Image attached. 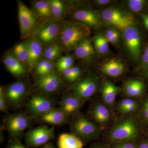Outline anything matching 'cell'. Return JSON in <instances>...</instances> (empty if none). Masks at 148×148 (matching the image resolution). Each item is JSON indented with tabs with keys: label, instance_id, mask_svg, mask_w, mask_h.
<instances>
[{
	"label": "cell",
	"instance_id": "45",
	"mask_svg": "<svg viewBox=\"0 0 148 148\" xmlns=\"http://www.w3.org/2000/svg\"><path fill=\"white\" fill-rule=\"evenodd\" d=\"M120 36V33L119 31L115 34L112 37H111L108 40L109 43H111L113 45L117 44L119 42Z\"/></svg>",
	"mask_w": 148,
	"mask_h": 148
},
{
	"label": "cell",
	"instance_id": "29",
	"mask_svg": "<svg viewBox=\"0 0 148 148\" xmlns=\"http://www.w3.org/2000/svg\"><path fill=\"white\" fill-rule=\"evenodd\" d=\"M148 1L146 0H128L126 1L127 8L132 13H141L148 5Z\"/></svg>",
	"mask_w": 148,
	"mask_h": 148
},
{
	"label": "cell",
	"instance_id": "22",
	"mask_svg": "<svg viewBox=\"0 0 148 148\" xmlns=\"http://www.w3.org/2000/svg\"><path fill=\"white\" fill-rule=\"evenodd\" d=\"M68 116L61 109L53 108L43 115L40 117L41 121L54 125H61L66 123Z\"/></svg>",
	"mask_w": 148,
	"mask_h": 148
},
{
	"label": "cell",
	"instance_id": "6",
	"mask_svg": "<svg viewBox=\"0 0 148 148\" xmlns=\"http://www.w3.org/2000/svg\"><path fill=\"white\" fill-rule=\"evenodd\" d=\"M71 129L75 135L85 141L98 138L101 132V128L96 123L81 114L74 119Z\"/></svg>",
	"mask_w": 148,
	"mask_h": 148
},
{
	"label": "cell",
	"instance_id": "8",
	"mask_svg": "<svg viewBox=\"0 0 148 148\" xmlns=\"http://www.w3.org/2000/svg\"><path fill=\"white\" fill-rule=\"evenodd\" d=\"M18 19L22 38L29 37L35 29L37 23V14L20 1H18Z\"/></svg>",
	"mask_w": 148,
	"mask_h": 148
},
{
	"label": "cell",
	"instance_id": "44",
	"mask_svg": "<svg viewBox=\"0 0 148 148\" xmlns=\"http://www.w3.org/2000/svg\"><path fill=\"white\" fill-rule=\"evenodd\" d=\"M119 31V30L114 27H110V28L106 30L104 34L106 38L108 40L111 37H112L115 34Z\"/></svg>",
	"mask_w": 148,
	"mask_h": 148
},
{
	"label": "cell",
	"instance_id": "38",
	"mask_svg": "<svg viewBox=\"0 0 148 148\" xmlns=\"http://www.w3.org/2000/svg\"><path fill=\"white\" fill-rule=\"evenodd\" d=\"M74 82L79 79L82 75V71L79 67L77 66H72L70 68Z\"/></svg>",
	"mask_w": 148,
	"mask_h": 148
},
{
	"label": "cell",
	"instance_id": "31",
	"mask_svg": "<svg viewBox=\"0 0 148 148\" xmlns=\"http://www.w3.org/2000/svg\"><path fill=\"white\" fill-rule=\"evenodd\" d=\"M138 117L144 124L148 125V96L143 101L139 110Z\"/></svg>",
	"mask_w": 148,
	"mask_h": 148
},
{
	"label": "cell",
	"instance_id": "33",
	"mask_svg": "<svg viewBox=\"0 0 148 148\" xmlns=\"http://www.w3.org/2000/svg\"><path fill=\"white\" fill-rule=\"evenodd\" d=\"M110 148H138V144L135 142L112 143L110 145Z\"/></svg>",
	"mask_w": 148,
	"mask_h": 148
},
{
	"label": "cell",
	"instance_id": "14",
	"mask_svg": "<svg viewBox=\"0 0 148 148\" xmlns=\"http://www.w3.org/2000/svg\"><path fill=\"white\" fill-rule=\"evenodd\" d=\"M36 86L39 90L43 93H51L58 90L61 87L62 81L57 72L39 77L37 79Z\"/></svg>",
	"mask_w": 148,
	"mask_h": 148
},
{
	"label": "cell",
	"instance_id": "21",
	"mask_svg": "<svg viewBox=\"0 0 148 148\" xmlns=\"http://www.w3.org/2000/svg\"><path fill=\"white\" fill-rule=\"evenodd\" d=\"M110 108L103 102H96L92 106L90 114L93 119L101 124H107L110 122L111 114Z\"/></svg>",
	"mask_w": 148,
	"mask_h": 148
},
{
	"label": "cell",
	"instance_id": "10",
	"mask_svg": "<svg viewBox=\"0 0 148 148\" xmlns=\"http://www.w3.org/2000/svg\"><path fill=\"white\" fill-rule=\"evenodd\" d=\"M5 95L8 106L17 108L21 106L28 92L27 84L22 81H17L4 88Z\"/></svg>",
	"mask_w": 148,
	"mask_h": 148
},
{
	"label": "cell",
	"instance_id": "23",
	"mask_svg": "<svg viewBox=\"0 0 148 148\" xmlns=\"http://www.w3.org/2000/svg\"><path fill=\"white\" fill-rule=\"evenodd\" d=\"M124 65L120 61L112 59L101 66V71L106 75L110 77L119 76L124 72Z\"/></svg>",
	"mask_w": 148,
	"mask_h": 148
},
{
	"label": "cell",
	"instance_id": "15",
	"mask_svg": "<svg viewBox=\"0 0 148 148\" xmlns=\"http://www.w3.org/2000/svg\"><path fill=\"white\" fill-rule=\"evenodd\" d=\"M29 51V59L28 66L30 70L35 69L41 61L43 54L42 43L36 37L31 38L27 42Z\"/></svg>",
	"mask_w": 148,
	"mask_h": 148
},
{
	"label": "cell",
	"instance_id": "35",
	"mask_svg": "<svg viewBox=\"0 0 148 148\" xmlns=\"http://www.w3.org/2000/svg\"><path fill=\"white\" fill-rule=\"evenodd\" d=\"M8 106L5 95L4 88L2 86L0 88V110L3 112L7 113Z\"/></svg>",
	"mask_w": 148,
	"mask_h": 148
},
{
	"label": "cell",
	"instance_id": "30",
	"mask_svg": "<svg viewBox=\"0 0 148 148\" xmlns=\"http://www.w3.org/2000/svg\"><path fill=\"white\" fill-rule=\"evenodd\" d=\"M75 61L74 56L72 55H67L62 56L58 58L56 63V67L60 73L70 69L74 64Z\"/></svg>",
	"mask_w": 148,
	"mask_h": 148
},
{
	"label": "cell",
	"instance_id": "27",
	"mask_svg": "<svg viewBox=\"0 0 148 148\" xmlns=\"http://www.w3.org/2000/svg\"><path fill=\"white\" fill-rule=\"evenodd\" d=\"M35 13L44 17L52 16L50 1H37L33 4Z\"/></svg>",
	"mask_w": 148,
	"mask_h": 148
},
{
	"label": "cell",
	"instance_id": "43",
	"mask_svg": "<svg viewBox=\"0 0 148 148\" xmlns=\"http://www.w3.org/2000/svg\"><path fill=\"white\" fill-rule=\"evenodd\" d=\"M93 1L95 5L97 6L103 7L110 5L112 3H114V1L112 0H95Z\"/></svg>",
	"mask_w": 148,
	"mask_h": 148
},
{
	"label": "cell",
	"instance_id": "48",
	"mask_svg": "<svg viewBox=\"0 0 148 148\" xmlns=\"http://www.w3.org/2000/svg\"><path fill=\"white\" fill-rule=\"evenodd\" d=\"M89 148H110V146L108 145L98 143L92 145Z\"/></svg>",
	"mask_w": 148,
	"mask_h": 148
},
{
	"label": "cell",
	"instance_id": "11",
	"mask_svg": "<svg viewBox=\"0 0 148 148\" xmlns=\"http://www.w3.org/2000/svg\"><path fill=\"white\" fill-rule=\"evenodd\" d=\"M54 101L47 96L35 95L27 103V108L29 113L34 117H40L54 108Z\"/></svg>",
	"mask_w": 148,
	"mask_h": 148
},
{
	"label": "cell",
	"instance_id": "5",
	"mask_svg": "<svg viewBox=\"0 0 148 148\" xmlns=\"http://www.w3.org/2000/svg\"><path fill=\"white\" fill-rule=\"evenodd\" d=\"M122 38L127 54L135 63L140 59L142 51V40L140 30L136 24L123 30Z\"/></svg>",
	"mask_w": 148,
	"mask_h": 148
},
{
	"label": "cell",
	"instance_id": "1",
	"mask_svg": "<svg viewBox=\"0 0 148 148\" xmlns=\"http://www.w3.org/2000/svg\"><path fill=\"white\" fill-rule=\"evenodd\" d=\"M140 134L139 121L134 116H125L117 120L109 130L108 138L112 143H137Z\"/></svg>",
	"mask_w": 148,
	"mask_h": 148
},
{
	"label": "cell",
	"instance_id": "47",
	"mask_svg": "<svg viewBox=\"0 0 148 148\" xmlns=\"http://www.w3.org/2000/svg\"><path fill=\"white\" fill-rule=\"evenodd\" d=\"M142 18L146 29L148 31V14H142Z\"/></svg>",
	"mask_w": 148,
	"mask_h": 148
},
{
	"label": "cell",
	"instance_id": "34",
	"mask_svg": "<svg viewBox=\"0 0 148 148\" xmlns=\"http://www.w3.org/2000/svg\"><path fill=\"white\" fill-rule=\"evenodd\" d=\"M138 103V102L132 98H125L119 101L118 103L117 108L118 110L120 112L126 107Z\"/></svg>",
	"mask_w": 148,
	"mask_h": 148
},
{
	"label": "cell",
	"instance_id": "51",
	"mask_svg": "<svg viewBox=\"0 0 148 148\" xmlns=\"http://www.w3.org/2000/svg\"><path fill=\"white\" fill-rule=\"evenodd\" d=\"M144 52H146V53H148V45L146 46L145 48V50H144Z\"/></svg>",
	"mask_w": 148,
	"mask_h": 148
},
{
	"label": "cell",
	"instance_id": "25",
	"mask_svg": "<svg viewBox=\"0 0 148 148\" xmlns=\"http://www.w3.org/2000/svg\"><path fill=\"white\" fill-rule=\"evenodd\" d=\"M92 41L95 53L99 56L106 55L109 52L108 41L102 32L96 33L93 37Z\"/></svg>",
	"mask_w": 148,
	"mask_h": 148
},
{
	"label": "cell",
	"instance_id": "24",
	"mask_svg": "<svg viewBox=\"0 0 148 148\" xmlns=\"http://www.w3.org/2000/svg\"><path fill=\"white\" fill-rule=\"evenodd\" d=\"M58 148H83L82 140L75 134L63 133L58 140Z\"/></svg>",
	"mask_w": 148,
	"mask_h": 148
},
{
	"label": "cell",
	"instance_id": "26",
	"mask_svg": "<svg viewBox=\"0 0 148 148\" xmlns=\"http://www.w3.org/2000/svg\"><path fill=\"white\" fill-rule=\"evenodd\" d=\"M14 55L24 66H28L29 59V51L27 42L16 45L13 50Z\"/></svg>",
	"mask_w": 148,
	"mask_h": 148
},
{
	"label": "cell",
	"instance_id": "49",
	"mask_svg": "<svg viewBox=\"0 0 148 148\" xmlns=\"http://www.w3.org/2000/svg\"><path fill=\"white\" fill-rule=\"evenodd\" d=\"M41 148H54L52 143H48L44 146L43 147Z\"/></svg>",
	"mask_w": 148,
	"mask_h": 148
},
{
	"label": "cell",
	"instance_id": "50",
	"mask_svg": "<svg viewBox=\"0 0 148 148\" xmlns=\"http://www.w3.org/2000/svg\"><path fill=\"white\" fill-rule=\"evenodd\" d=\"M145 71V73L143 74V75H144V77L145 78L148 80V69Z\"/></svg>",
	"mask_w": 148,
	"mask_h": 148
},
{
	"label": "cell",
	"instance_id": "39",
	"mask_svg": "<svg viewBox=\"0 0 148 148\" xmlns=\"http://www.w3.org/2000/svg\"><path fill=\"white\" fill-rule=\"evenodd\" d=\"M139 105L138 103H136L134 105H131V106H128L126 107L125 108L122 110L120 112L121 113L123 114H129L134 112L135 111L137 110L139 108Z\"/></svg>",
	"mask_w": 148,
	"mask_h": 148
},
{
	"label": "cell",
	"instance_id": "32",
	"mask_svg": "<svg viewBox=\"0 0 148 148\" xmlns=\"http://www.w3.org/2000/svg\"><path fill=\"white\" fill-rule=\"evenodd\" d=\"M61 49L60 47L58 45V44L52 43L48 44L47 46L46 47L45 50L43 51V56L45 58L47 56L51 54V53H55V52L61 51Z\"/></svg>",
	"mask_w": 148,
	"mask_h": 148
},
{
	"label": "cell",
	"instance_id": "52",
	"mask_svg": "<svg viewBox=\"0 0 148 148\" xmlns=\"http://www.w3.org/2000/svg\"><path fill=\"white\" fill-rule=\"evenodd\" d=\"M147 8H148V5H147Z\"/></svg>",
	"mask_w": 148,
	"mask_h": 148
},
{
	"label": "cell",
	"instance_id": "53",
	"mask_svg": "<svg viewBox=\"0 0 148 148\" xmlns=\"http://www.w3.org/2000/svg\"></svg>",
	"mask_w": 148,
	"mask_h": 148
},
{
	"label": "cell",
	"instance_id": "40",
	"mask_svg": "<svg viewBox=\"0 0 148 148\" xmlns=\"http://www.w3.org/2000/svg\"><path fill=\"white\" fill-rule=\"evenodd\" d=\"M51 61L48 60L46 59H44L43 60H41L38 63L37 66L35 68V74L38 73L40 71L42 70L49 63H50Z\"/></svg>",
	"mask_w": 148,
	"mask_h": 148
},
{
	"label": "cell",
	"instance_id": "20",
	"mask_svg": "<svg viewBox=\"0 0 148 148\" xmlns=\"http://www.w3.org/2000/svg\"><path fill=\"white\" fill-rule=\"evenodd\" d=\"M3 62L8 71L14 77L22 76L27 72L25 66L12 53H6L3 58Z\"/></svg>",
	"mask_w": 148,
	"mask_h": 148
},
{
	"label": "cell",
	"instance_id": "17",
	"mask_svg": "<svg viewBox=\"0 0 148 148\" xmlns=\"http://www.w3.org/2000/svg\"><path fill=\"white\" fill-rule=\"evenodd\" d=\"M121 89L106 79H103L101 88V96L103 102L110 109L112 108L115 102L117 95Z\"/></svg>",
	"mask_w": 148,
	"mask_h": 148
},
{
	"label": "cell",
	"instance_id": "16",
	"mask_svg": "<svg viewBox=\"0 0 148 148\" xmlns=\"http://www.w3.org/2000/svg\"><path fill=\"white\" fill-rule=\"evenodd\" d=\"M74 50L77 58L86 63L91 62L95 55V49L89 37L82 40Z\"/></svg>",
	"mask_w": 148,
	"mask_h": 148
},
{
	"label": "cell",
	"instance_id": "41",
	"mask_svg": "<svg viewBox=\"0 0 148 148\" xmlns=\"http://www.w3.org/2000/svg\"><path fill=\"white\" fill-rule=\"evenodd\" d=\"M8 148H27L21 143L19 140H10L9 142Z\"/></svg>",
	"mask_w": 148,
	"mask_h": 148
},
{
	"label": "cell",
	"instance_id": "46",
	"mask_svg": "<svg viewBox=\"0 0 148 148\" xmlns=\"http://www.w3.org/2000/svg\"><path fill=\"white\" fill-rule=\"evenodd\" d=\"M138 148H148V140H143L138 144Z\"/></svg>",
	"mask_w": 148,
	"mask_h": 148
},
{
	"label": "cell",
	"instance_id": "19",
	"mask_svg": "<svg viewBox=\"0 0 148 148\" xmlns=\"http://www.w3.org/2000/svg\"><path fill=\"white\" fill-rule=\"evenodd\" d=\"M84 101L75 94H68L63 97L60 103V108L68 116L77 112L82 107Z\"/></svg>",
	"mask_w": 148,
	"mask_h": 148
},
{
	"label": "cell",
	"instance_id": "37",
	"mask_svg": "<svg viewBox=\"0 0 148 148\" xmlns=\"http://www.w3.org/2000/svg\"><path fill=\"white\" fill-rule=\"evenodd\" d=\"M148 69V53L144 52L141 58L140 65L138 70L139 71H145Z\"/></svg>",
	"mask_w": 148,
	"mask_h": 148
},
{
	"label": "cell",
	"instance_id": "9",
	"mask_svg": "<svg viewBox=\"0 0 148 148\" xmlns=\"http://www.w3.org/2000/svg\"><path fill=\"white\" fill-rule=\"evenodd\" d=\"M99 80L95 75H90L79 80L72 88L73 93L83 101L91 98L98 90Z\"/></svg>",
	"mask_w": 148,
	"mask_h": 148
},
{
	"label": "cell",
	"instance_id": "4",
	"mask_svg": "<svg viewBox=\"0 0 148 148\" xmlns=\"http://www.w3.org/2000/svg\"><path fill=\"white\" fill-rule=\"evenodd\" d=\"M32 124V120L24 112H17L6 117L4 127L8 132L10 140H19Z\"/></svg>",
	"mask_w": 148,
	"mask_h": 148
},
{
	"label": "cell",
	"instance_id": "12",
	"mask_svg": "<svg viewBox=\"0 0 148 148\" xmlns=\"http://www.w3.org/2000/svg\"><path fill=\"white\" fill-rule=\"evenodd\" d=\"M60 21L55 19L47 21L37 33V38L42 43L49 44L54 43L61 32L62 24Z\"/></svg>",
	"mask_w": 148,
	"mask_h": 148
},
{
	"label": "cell",
	"instance_id": "2",
	"mask_svg": "<svg viewBox=\"0 0 148 148\" xmlns=\"http://www.w3.org/2000/svg\"><path fill=\"white\" fill-rule=\"evenodd\" d=\"M90 29L78 21H66L62 23L57 44L62 50L66 51L74 50L82 40L89 36Z\"/></svg>",
	"mask_w": 148,
	"mask_h": 148
},
{
	"label": "cell",
	"instance_id": "13",
	"mask_svg": "<svg viewBox=\"0 0 148 148\" xmlns=\"http://www.w3.org/2000/svg\"><path fill=\"white\" fill-rule=\"evenodd\" d=\"M73 16L75 21L81 22L92 29H98L103 25L99 12L91 9H78L74 12Z\"/></svg>",
	"mask_w": 148,
	"mask_h": 148
},
{
	"label": "cell",
	"instance_id": "28",
	"mask_svg": "<svg viewBox=\"0 0 148 148\" xmlns=\"http://www.w3.org/2000/svg\"><path fill=\"white\" fill-rule=\"evenodd\" d=\"M51 13L54 19L61 20L66 14L67 9L66 4L60 0L50 1Z\"/></svg>",
	"mask_w": 148,
	"mask_h": 148
},
{
	"label": "cell",
	"instance_id": "3",
	"mask_svg": "<svg viewBox=\"0 0 148 148\" xmlns=\"http://www.w3.org/2000/svg\"><path fill=\"white\" fill-rule=\"evenodd\" d=\"M103 25L122 31L135 24L131 12L115 6H110L99 12Z\"/></svg>",
	"mask_w": 148,
	"mask_h": 148
},
{
	"label": "cell",
	"instance_id": "18",
	"mask_svg": "<svg viewBox=\"0 0 148 148\" xmlns=\"http://www.w3.org/2000/svg\"><path fill=\"white\" fill-rule=\"evenodd\" d=\"M122 90L125 95L128 98H138L145 93L146 85L141 80L130 79L123 84Z\"/></svg>",
	"mask_w": 148,
	"mask_h": 148
},
{
	"label": "cell",
	"instance_id": "42",
	"mask_svg": "<svg viewBox=\"0 0 148 148\" xmlns=\"http://www.w3.org/2000/svg\"><path fill=\"white\" fill-rule=\"evenodd\" d=\"M61 73H62L63 77L66 81L70 82H74L73 76H72L70 68L62 72Z\"/></svg>",
	"mask_w": 148,
	"mask_h": 148
},
{
	"label": "cell",
	"instance_id": "7",
	"mask_svg": "<svg viewBox=\"0 0 148 148\" xmlns=\"http://www.w3.org/2000/svg\"><path fill=\"white\" fill-rule=\"evenodd\" d=\"M54 136V127L43 125L28 130L25 134V142L29 147H40L46 145Z\"/></svg>",
	"mask_w": 148,
	"mask_h": 148
},
{
	"label": "cell",
	"instance_id": "36",
	"mask_svg": "<svg viewBox=\"0 0 148 148\" xmlns=\"http://www.w3.org/2000/svg\"><path fill=\"white\" fill-rule=\"evenodd\" d=\"M56 66L55 64L53 63V61H51L50 63L47 65L41 71L36 74V75L39 77L44 76L47 75L54 71V67Z\"/></svg>",
	"mask_w": 148,
	"mask_h": 148
}]
</instances>
